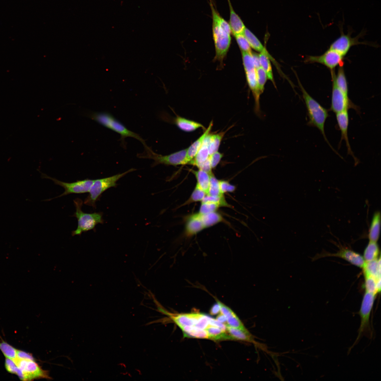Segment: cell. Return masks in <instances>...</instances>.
<instances>
[{"instance_id":"obj_1","label":"cell","mask_w":381,"mask_h":381,"mask_svg":"<svg viewBox=\"0 0 381 381\" xmlns=\"http://www.w3.org/2000/svg\"><path fill=\"white\" fill-rule=\"evenodd\" d=\"M181 236L228 263L241 272V282L246 294H251L249 279L254 274H265L278 281L287 290L292 304L305 301L292 289L291 284L277 268L257 259L243 245L222 227L211 224H190L181 228Z\"/></svg>"},{"instance_id":"obj_2","label":"cell","mask_w":381,"mask_h":381,"mask_svg":"<svg viewBox=\"0 0 381 381\" xmlns=\"http://www.w3.org/2000/svg\"><path fill=\"white\" fill-rule=\"evenodd\" d=\"M277 313L303 318L308 321L304 332L318 328L353 332L377 327L374 316V297L365 298L333 310H324L308 303L289 309L282 308Z\"/></svg>"},{"instance_id":"obj_3","label":"cell","mask_w":381,"mask_h":381,"mask_svg":"<svg viewBox=\"0 0 381 381\" xmlns=\"http://www.w3.org/2000/svg\"><path fill=\"white\" fill-rule=\"evenodd\" d=\"M86 356L104 360L109 366L126 375L129 381H179L188 359L171 358L137 365L119 361L110 356L84 347Z\"/></svg>"},{"instance_id":"obj_4","label":"cell","mask_w":381,"mask_h":381,"mask_svg":"<svg viewBox=\"0 0 381 381\" xmlns=\"http://www.w3.org/2000/svg\"><path fill=\"white\" fill-rule=\"evenodd\" d=\"M272 339L261 337L241 347L208 356L188 359L179 381H212L217 377L230 373L233 364L241 356L254 347L266 343Z\"/></svg>"},{"instance_id":"obj_5","label":"cell","mask_w":381,"mask_h":381,"mask_svg":"<svg viewBox=\"0 0 381 381\" xmlns=\"http://www.w3.org/2000/svg\"><path fill=\"white\" fill-rule=\"evenodd\" d=\"M344 242L363 260L372 264H381V240L353 230Z\"/></svg>"},{"instance_id":"obj_6","label":"cell","mask_w":381,"mask_h":381,"mask_svg":"<svg viewBox=\"0 0 381 381\" xmlns=\"http://www.w3.org/2000/svg\"><path fill=\"white\" fill-rule=\"evenodd\" d=\"M374 316L377 327L381 322V291L374 296Z\"/></svg>"},{"instance_id":"obj_7","label":"cell","mask_w":381,"mask_h":381,"mask_svg":"<svg viewBox=\"0 0 381 381\" xmlns=\"http://www.w3.org/2000/svg\"><path fill=\"white\" fill-rule=\"evenodd\" d=\"M377 328L381 329V322L377 325Z\"/></svg>"}]
</instances>
